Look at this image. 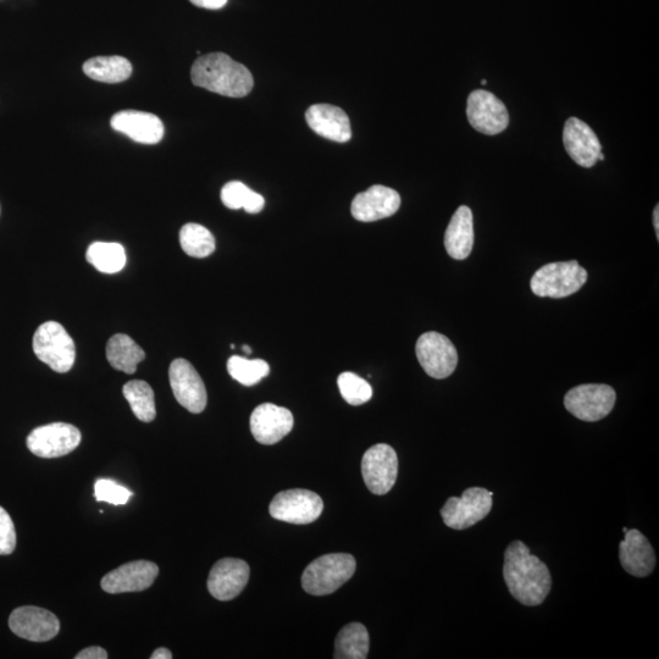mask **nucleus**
Masks as SVG:
<instances>
[{"mask_svg": "<svg viewBox=\"0 0 659 659\" xmlns=\"http://www.w3.org/2000/svg\"><path fill=\"white\" fill-rule=\"evenodd\" d=\"M401 207V196L392 188L375 185L354 197L351 207L353 218L362 223H373L392 217Z\"/></svg>", "mask_w": 659, "mask_h": 659, "instance_id": "f3484780", "label": "nucleus"}, {"mask_svg": "<svg viewBox=\"0 0 659 659\" xmlns=\"http://www.w3.org/2000/svg\"><path fill=\"white\" fill-rule=\"evenodd\" d=\"M356 568V559L347 553L321 556L304 570L303 589L313 596L334 594L353 577Z\"/></svg>", "mask_w": 659, "mask_h": 659, "instance_id": "7ed1b4c3", "label": "nucleus"}, {"mask_svg": "<svg viewBox=\"0 0 659 659\" xmlns=\"http://www.w3.org/2000/svg\"><path fill=\"white\" fill-rule=\"evenodd\" d=\"M88 263L104 274H116L126 265L125 248L115 242H94L87 249Z\"/></svg>", "mask_w": 659, "mask_h": 659, "instance_id": "bb28decb", "label": "nucleus"}, {"mask_svg": "<svg viewBox=\"0 0 659 659\" xmlns=\"http://www.w3.org/2000/svg\"><path fill=\"white\" fill-rule=\"evenodd\" d=\"M324 502L313 491L295 489L282 491L270 503L271 517L281 522L307 525L323 513Z\"/></svg>", "mask_w": 659, "mask_h": 659, "instance_id": "6e6552de", "label": "nucleus"}, {"mask_svg": "<svg viewBox=\"0 0 659 659\" xmlns=\"http://www.w3.org/2000/svg\"><path fill=\"white\" fill-rule=\"evenodd\" d=\"M249 566L242 559L224 558L214 564L208 578L210 595L219 601L234 600L248 584Z\"/></svg>", "mask_w": 659, "mask_h": 659, "instance_id": "2eb2a0df", "label": "nucleus"}, {"mask_svg": "<svg viewBox=\"0 0 659 659\" xmlns=\"http://www.w3.org/2000/svg\"><path fill=\"white\" fill-rule=\"evenodd\" d=\"M126 401L132 412L143 423H151L157 417L155 411L154 392L146 381L132 380L123 387Z\"/></svg>", "mask_w": 659, "mask_h": 659, "instance_id": "cd10ccee", "label": "nucleus"}, {"mask_svg": "<svg viewBox=\"0 0 659 659\" xmlns=\"http://www.w3.org/2000/svg\"><path fill=\"white\" fill-rule=\"evenodd\" d=\"M16 547V531L13 519L0 507V556L11 555Z\"/></svg>", "mask_w": 659, "mask_h": 659, "instance_id": "72a5a7b5", "label": "nucleus"}, {"mask_svg": "<svg viewBox=\"0 0 659 659\" xmlns=\"http://www.w3.org/2000/svg\"><path fill=\"white\" fill-rule=\"evenodd\" d=\"M81 433L76 426L53 423L40 426L27 437L29 450L40 458H59L74 452L81 443Z\"/></svg>", "mask_w": 659, "mask_h": 659, "instance_id": "9d476101", "label": "nucleus"}, {"mask_svg": "<svg viewBox=\"0 0 659 659\" xmlns=\"http://www.w3.org/2000/svg\"><path fill=\"white\" fill-rule=\"evenodd\" d=\"M337 385H339L343 400L350 403L351 406H361L373 397V389H371L369 382L362 379L361 376L350 373V371H346V373L339 376Z\"/></svg>", "mask_w": 659, "mask_h": 659, "instance_id": "2f4dec72", "label": "nucleus"}, {"mask_svg": "<svg viewBox=\"0 0 659 659\" xmlns=\"http://www.w3.org/2000/svg\"><path fill=\"white\" fill-rule=\"evenodd\" d=\"M474 246V221L470 208L462 206L454 213L445 234V247L450 256L464 260L470 256Z\"/></svg>", "mask_w": 659, "mask_h": 659, "instance_id": "5701e85b", "label": "nucleus"}, {"mask_svg": "<svg viewBox=\"0 0 659 659\" xmlns=\"http://www.w3.org/2000/svg\"><path fill=\"white\" fill-rule=\"evenodd\" d=\"M369 634L361 623H351L337 635L335 642L336 659H365L369 653Z\"/></svg>", "mask_w": 659, "mask_h": 659, "instance_id": "a878e982", "label": "nucleus"}, {"mask_svg": "<svg viewBox=\"0 0 659 659\" xmlns=\"http://www.w3.org/2000/svg\"><path fill=\"white\" fill-rule=\"evenodd\" d=\"M243 351H245L247 354H251L252 353V348L248 347V346H243Z\"/></svg>", "mask_w": 659, "mask_h": 659, "instance_id": "58836bf2", "label": "nucleus"}, {"mask_svg": "<svg viewBox=\"0 0 659 659\" xmlns=\"http://www.w3.org/2000/svg\"><path fill=\"white\" fill-rule=\"evenodd\" d=\"M227 371L232 379L243 386H254L270 373L269 364L263 359H247L234 356L227 362Z\"/></svg>", "mask_w": 659, "mask_h": 659, "instance_id": "7c9ffc66", "label": "nucleus"}, {"mask_svg": "<svg viewBox=\"0 0 659 659\" xmlns=\"http://www.w3.org/2000/svg\"><path fill=\"white\" fill-rule=\"evenodd\" d=\"M169 379L176 401L188 412L199 414L206 409V385L190 362L182 358L175 359L170 365Z\"/></svg>", "mask_w": 659, "mask_h": 659, "instance_id": "f8f14e48", "label": "nucleus"}, {"mask_svg": "<svg viewBox=\"0 0 659 659\" xmlns=\"http://www.w3.org/2000/svg\"><path fill=\"white\" fill-rule=\"evenodd\" d=\"M415 352L420 365L431 378L442 380L456 370L458 353L450 339L431 331L419 337Z\"/></svg>", "mask_w": 659, "mask_h": 659, "instance_id": "1a4fd4ad", "label": "nucleus"}, {"mask_svg": "<svg viewBox=\"0 0 659 659\" xmlns=\"http://www.w3.org/2000/svg\"><path fill=\"white\" fill-rule=\"evenodd\" d=\"M83 73L90 79L104 83H120L129 80L132 75V64L126 58L97 57L87 60L82 66Z\"/></svg>", "mask_w": 659, "mask_h": 659, "instance_id": "393cba45", "label": "nucleus"}, {"mask_svg": "<svg viewBox=\"0 0 659 659\" xmlns=\"http://www.w3.org/2000/svg\"><path fill=\"white\" fill-rule=\"evenodd\" d=\"M563 142L570 158L583 168H592L602 152L595 132L577 118H570L564 125Z\"/></svg>", "mask_w": 659, "mask_h": 659, "instance_id": "412c9836", "label": "nucleus"}, {"mask_svg": "<svg viewBox=\"0 0 659 659\" xmlns=\"http://www.w3.org/2000/svg\"><path fill=\"white\" fill-rule=\"evenodd\" d=\"M221 201L226 208L237 210L245 209L249 214L262 212L265 199L240 181H231L221 190Z\"/></svg>", "mask_w": 659, "mask_h": 659, "instance_id": "c85d7f7f", "label": "nucleus"}, {"mask_svg": "<svg viewBox=\"0 0 659 659\" xmlns=\"http://www.w3.org/2000/svg\"><path fill=\"white\" fill-rule=\"evenodd\" d=\"M33 352L38 359L57 373H68L76 358L74 340L57 321H47L33 335Z\"/></svg>", "mask_w": 659, "mask_h": 659, "instance_id": "20e7f679", "label": "nucleus"}, {"mask_svg": "<svg viewBox=\"0 0 659 659\" xmlns=\"http://www.w3.org/2000/svg\"><path fill=\"white\" fill-rule=\"evenodd\" d=\"M307 124L326 140L346 143L352 138L351 121L345 110L331 104H314L307 110Z\"/></svg>", "mask_w": 659, "mask_h": 659, "instance_id": "4be33fe9", "label": "nucleus"}, {"mask_svg": "<svg viewBox=\"0 0 659 659\" xmlns=\"http://www.w3.org/2000/svg\"><path fill=\"white\" fill-rule=\"evenodd\" d=\"M157 564L148 561H135L124 564L108 573L102 579V589L108 594L141 592L151 587L157 579Z\"/></svg>", "mask_w": 659, "mask_h": 659, "instance_id": "dca6fc26", "label": "nucleus"}, {"mask_svg": "<svg viewBox=\"0 0 659 659\" xmlns=\"http://www.w3.org/2000/svg\"><path fill=\"white\" fill-rule=\"evenodd\" d=\"M653 225H655L657 238H659V209H658V206L656 207L655 212H653Z\"/></svg>", "mask_w": 659, "mask_h": 659, "instance_id": "4c0bfd02", "label": "nucleus"}, {"mask_svg": "<svg viewBox=\"0 0 659 659\" xmlns=\"http://www.w3.org/2000/svg\"><path fill=\"white\" fill-rule=\"evenodd\" d=\"M115 131L124 134L142 145H157L164 137V125L157 115L123 110L116 113L110 121Z\"/></svg>", "mask_w": 659, "mask_h": 659, "instance_id": "aec40b11", "label": "nucleus"}, {"mask_svg": "<svg viewBox=\"0 0 659 659\" xmlns=\"http://www.w3.org/2000/svg\"><path fill=\"white\" fill-rule=\"evenodd\" d=\"M616 401L617 393L611 386L586 384L570 390L564 397V406L575 418L594 423L606 418Z\"/></svg>", "mask_w": 659, "mask_h": 659, "instance_id": "0eeeda50", "label": "nucleus"}, {"mask_svg": "<svg viewBox=\"0 0 659 659\" xmlns=\"http://www.w3.org/2000/svg\"><path fill=\"white\" fill-rule=\"evenodd\" d=\"M107 358L114 369L135 374L137 365L145 361L146 353L130 336L116 334L108 342Z\"/></svg>", "mask_w": 659, "mask_h": 659, "instance_id": "b1692460", "label": "nucleus"}, {"mask_svg": "<svg viewBox=\"0 0 659 659\" xmlns=\"http://www.w3.org/2000/svg\"><path fill=\"white\" fill-rule=\"evenodd\" d=\"M132 492L113 480L99 479L94 484V497L98 502H108L110 505L123 506L129 502Z\"/></svg>", "mask_w": 659, "mask_h": 659, "instance_id": "473e14b6", "label": "nucleus"}, {"mask_svg": "<svg viewBox=\"0 0 659 659\" xmlns=\"http://www.w3.org/2000/svg\"><path fill=\"white\" fill-rule=\"evenodd\" d=\"M503 578L511 595L524 606H540L552 589L550 570L539 557L531 555L522 541H513L505 552Z\"/></svg>", "mask_w": 659, "mask_h": 659, "instance_id": "f257e3e1", "label": "nucleus"}, {"mask_svg": "<svg viewBox=\"0 0 659 659\" xmlns=\"http://www.w3.org/2000/svg\"><path fill=\"white\" fill-rule=\"evenodd\" d=\"M180 245L187 256L207 258L215 251V238L207 227L191 223L182 227Z\"/></svg>", "mask_w": 659, "mask_h": 659, "instance_id": "c756f323", "label": "nucleus"}, {"mask_svg": "<svg viewBox=\"0 0 659 659\" xmlns=\"http://www.w3.org/2000/svg\"><path fill=\"white\" fill-rule=\"evenodd\" d=\"M470 125L481 134L495 136L505 131L509 125L506 105L494 93L484 90L470 93L467 105Z\"/></svg>", "mask_w": 659, "mask_h": 659, "instance_id": "ddd939ff", "label": "nucleus"}, {"mask_svg": "<svg viewBox=\"0 0 659 659\" xmlns=\"http://www.w3.org/2000/svg\"><path fill=\"white\" fill-rule=\"evenodd\" d=\"M9 627L21 639L46 642L59 634L60 622L57 616L47 609L24 606L11 613Z\"/></svg>", "mask_w": 659, "mask_h": 659, "instance_id": "4468645a", "label": "nucleus"}, {"mask_svg": "<svg viewBox=\"0 0 659 659\" xmlns=\"http://www.w3.org/2000/svg\"><path fill=\"white\" fill-rule=\"evenodd\" d=\"M76 659H107L108 653L103 647L92 646L83 650L75 657Z\"/></svg>", "mask_w": 659, "mask_h": 659, "instance_id": "f704fd0d", "label": "nucleus"}, {"mask_svg": "<svg viewBox=\"0 0 659 659\" xmlns=\"http://www.w3.org/2000/svg\"><path fill=\"white\" fill-rule=\"evenodd\" d=\"M494 492L484 487H470L461 497L448 498L441 509L443 523L453 530L472 528L490 514Z\"/></svg>", "mask_w": 659, "mask_h": 659, "instance_id": "423d86ee", "label": "nucleus"}, {"mask_svg": "<svg viewBox=\"0 0 659 659\" xmlns=\"http://www.w3.org/2000/svg\"><path fill=\"white\" fill-rule=\"evenodd\" d=\"M190 2L199 8L219 10L225 7L227 0H190Z\"/></svg>", "mask_w": 659, "mask_h": 659, "instance_id": "c9c22d12", "label": "nucleus"}, {"mask_svg": "<svg viewBox=\"0 0 659 659\" xmlns=\"http://www.w3.org/2000/svg\"><path fill=\"white\" fill-rule=\"evenodd\" d=\"M587 271L577 260L545 265L530 281L531 291L539 297L566 298L586 284Z\"/></svg>", "mask_w": 659, "mask_h": 659, "instance_id": "39448f33", "label": "nucleus"}, {"mask_svg": "<svg viewBox=\"0 0 659 659\" xmlns=\"http://www.w3.org/2000/svg\"><path fill=\"white\" fill-rule=\"evenodd\" d=\"M173 658V653L170 650L165 649V647H160V649L155 650L152 653L151 659H171Z\"/></svg>", "mask_w": 659, "mask_h": 659, "instance_id": "e433bc0d", "label": "nucleus"}, {"mask_svg": "<svg viewBox=\"0 0 659 659\" xmlns=\"http://www.w3.org/2000/svg\"><path fill=\"white\" fill-rule=\"evenodd\" d=\"M619 559L625 572L646 578L656 568V553L647 537L636 529L628 530L619 545Z\"/></svg>", "mask_w": 659, "mask_h": 659, "instance_id": "6ab92c4d", "label": "nucleus"}, {"mask_svg": "<svg viewBox=\"0 0 659 659\" xmlns=\"http://www.w3.org/2000/svg\"><path fill=\"white\" fill-rule=\"evenodd\" d=\"M293 429V415L289 409L273 403L260 404L251 415V431L262 445H275Z\"/></svg>", "mask_w": 659, "mask_h": 659, "instance_id": "a211bd4d", "label": "nucleus"}, {"mask_svg": "<svg viewBox=\"0 0 659 659\" xmlns=\"http://www.w3.org/2000/svg\"><path fill=\"white\" fill-rule=\"evenodd\" d=\"M365 485L374 495H386L395 486L398 475V457L386 443L370 447L362 459Z\"/></svg>", "mask_w": 659, "mask_h": 659, "instance_id": "9b49d317", "label": "nucleus"}, {"mask_svg": "<svg viewBox=\"0 0 659 659\" xmlns=\"http://www.w3.org/2000/svg\"><path fill=\"white\" fill-rule=\"evenodd\" d=\"M193 85L230 98H243L253 90L254 80L245 65L225 53L199 57L191 70Z\"/></svg>", "mask_w": 659, "mask_h": 659, "instance_id": "f03ea898", "label": "nucleus"}]
</instances>
